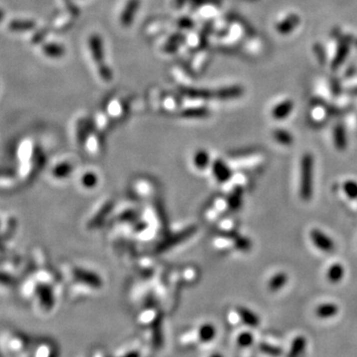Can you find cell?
I'll return each instance as SVG.
<instances>
[{"label": "cell", "mask_w": 357, "mask_h": 357, "mask_svg": "<svg viewBox=\"0 0 357 357\" xmlns=\"http://www.w3.org/2000/svg\"><path fill=\"white\" fill-rule=\"evenodd\" d=\"M315 192V157L311 152L303 154L300 160L299 196L303 202H310Z\"/></svg>", "instance_id": "obj_1"}, {"label": "cell", "mask_w": 357, "mask_h": 357, "mask_svg": "<svg viewBox=\"0 0 357 357\" xmlns=\"http://www.w3.org/2000/svg\"><path fill=\"white\" fill-rule=\"evenodd\" d=\"M88 45H89L91 57L94 63L96 64L97 71L100 77L104 81H110L112 79V72L107 67L104 60V50H103L101 38L96 34L91 35L88 39Z\"/></svg>", "instance_id": "obj_2"}, {"label": "cell", "mask_w": 357, "mask_h": 357, "mask_svg": "<svg viewBox=\"0 0 357 357\" xmlns=\"http://www.w3.org/2000/svg\"><path fill=\"white\" fill-rule=\"evenodd\" d=\"M310 239L314 246L322 252L331 253L336 249L335 240L320 228H313L310 231Z\"/></svg>", "instance_id": "obj_3"}, {"label": "cell", "mask_w": 357, "mask_h": 357, "mask_svg": "<svg viewBox=\"0 0 357 357\" xmlns=\"http://www.w3.org/2000/svg\"><path fill=\"white\" fill-rule=\"evenodd\" d=\"M213 174L214 178L219 184H225L232 178V170L228 164L221 160L217 159L213 163Z\"/></svg>", "instance_id": "obj_4"}, {"label": "cell", "mask_w": 357, "mask_h": 357, "mask_svg": "<svg viewBox=\"0 0 357 357\" xmlns=\"http://www.w3.org/2000/svg\"><path fill=\"white\" fill-rule=\"evenodd\" d=\"M140 7V0H128L120 16V24L123 27H129Z\"/></svg>", "instance_id": "obj_5"}, {"label": "cell", "mask_w": 357, "mask_h": 357, "mask_svg": "<svg viewBox=\"0 0 357 357\" xmlns=\"http://www.w3.org/2000/svg\"><path fill=\"white\" fill-rule=\"evenodd\" d=\"M340 313V307L336 303H322L315 309V315L321 320H330L338 316Z\"/></svg>", "instance_id": "obj_6"}, {"label": "cell", "mask_w": 357, "mask_h": 357, "mask_svg": "<svg viewBox=\"0 0 357 357\" xmlns=\"http://www.w3.org/2000/svg\"><path fill=\"white\" fill-rule=\"evenodd\" d=\"M308 348V340L305 336H297L291 344L286 357H304Z\"/></svg>", "instance_id": "obj_7"}, {"label": "cell", "mask_w": 357, "mask_h": 357, "mask_svg": "<svg viewBox=\"0 0 357 357\" xmlns=\"http://www.w3.org/2000/svg\"><path fill=\"white\" fill-rule=\"evenodd\" d=\"M236 313L244 325L250 328H257L260 325L259 316L250 309L245 307H238L236 309Z\"/></svg>", "instance_id": "obj_8"}, {"label": "cell", "mask_w": 357, "mask_h": 357, "mask_svg": "<svg viewBox=\"0 0 357 357\" xmlns=\"http://www.w3.org/2000/svg\"><path fill=\"white\" fill-rule=\"evenodd\" d=\"M326 276H327L328 281L332 284L341 283L346 276V268H345L344 264H342L340 262L333 263L332 265L329 266Z\"/></svg>", "instance_id": "obj_9"}, {"label": "cell", "mask_w": 357, "mask_h": 357, "mask_svg": "<svg viewBox=\"0 0 357 357\" xmlns=\"http://www.w3.org/2000/svg\"><path fill=\"white\" fill-rule=\"evenodd\" d=\"M289 282V276L284 271H279L274 273L267 282V289L272 292L276 293L281 291Z\"/></svg>", "instance_id": "obj_10"}, {"label": "cell", "mask_w": 357, "mask_h": 357, "mask_svg": "<svg viewBox=\"0 0 357 357\" xmlns=\"http://www.w3.org/2000/svg\"><path fill=\"white\" fill-rule=\"evenodd\" d=\"M333 140L335 147L340 152H343L348 148V135L346 128L343 125H338L335 127L333 131Z\"/></svg>", "instance_id": "obj_11"}, {"label": "cell", "mask_w": 357, "mask_h": 357, "mask_svg": "<svg viewBox=\"0 0 357 357\" xmlns=\"http://www.w3.org/2000/svg\"><path fill=\"white\" fill-rule=\"evenodd\" d=\"M243 202V190L241 187H236L232 190L227 198V206L232 211H237L241 208Z\"/></svg>", "instance_id": "obj_12"}, {"label": "cell", "mask_w": 357, "mask_h": 357, "mask_svg": "<svg viewBox=\"0 0 357 357\" xmlns=\"http://www.w3.org/2000/svg\"><path fill=\"white\" fill-rule=\"evenodd\" d=\"M293 103L290 101H283L279 104H277L273 110H272V116L276 119V120H283L287 118L293 110Z\"/></svg>", "instance_id": "obj_13"}, {"label": "cell", "mask_w": 357, "mask_h": 357, "mask_svg": "<svg viewBox=\"0 0 357 357\" xmlns=\"http://www.w3.org/2000/svg\"><path fill=\"white\" fill-rule=\"evenodd\" d=\"M273 138L278 144H280L282 146H286V147L292 146L295 141L294 136L291 132H289L286 129H281V128H278L273 131Z\"/></svg>", "instance_id": "obj_14"}, {"label": "cell", "mask_w": 357, "mask_h": 357, "mask_svg": "<svg viewBox=\"0 0 357 357\" xmlns=\"http://www.w3.org/2000/svg\"><path fill=\"white\" fill-rule=\"evenodd\" d=\"M210 164H211V160L207 152L205 151L196 152L193 158V165L195 166L196 169H198L199 171H204L208 168Z\"/></svg>", "instance_id": "obj_15"}, {"label": "cell", "mask_w": 357, "mask_h": 357, "mask_svg": "<svg viewBox=\"0 0 357 357\" xmlns=\"http://www.w3.org/2000/svg\"><path fill=\"white\" fill-rule=\"evenodd\" d=\"M343 191L350 200H357V181L348 179L343 184Z\"/></svg>", "instance_id": "obj_16"}, {"label": "cell", "mask_w": 357, "mask_h": 357, "mask_svg": "<svg viewBox=\"0 0 357 357\" xmlns=\"http://www.w3.org/2000/svg\"><path fill=\"white\" fill-rule=\"evenodd\" d=\"M260 352H262L264 355L272 357H279L283 355V349L277 346H273L270 344L263 343L259 346Z\"/></svg>", "instance_id": "obj_17"}, {"label": "cell", "mask_w": 357, "mask_h": 357, "mask_svg": "<svg viewBox=\"0 0 357 357\" xmlns=\"http://www.w3.org/2000/svg\"><path fill=\"white\" fill-rule=\"evenodd\" d=\"M81 185L86 189L93 188L97 185V177L96 174L93 173H85L81 177Z\"/></svg>", "instance_id": "obj_18"}, {"label": "cell", "mask_w": 357, "mask_h": 357, "mask_svg": "<svg viewBox=\"0 0 357 357\" xmlns=\"http://www.w3.org/2000/svg\"><path fill=\"white\" fill-rule=\"evenodd\" d=\"M254 338L250 333H242L238 338H237V343L239 344L240 347L242 348H248L253 344Z\"/></svg>", "instance_id": "obj_19"}, {"label": "cell", "mask_w": 357, "mask_h": 357, "mask_svg": "<svg viewBox=\"0 0 357 357\" xmlns=\"http://www.w3.org/2000/svg\"><path fill=\"white\" fill-rule=\"evenodd\" d=\"M46 50V53L51 55L52 57H60L64 54V49L57 45H50Z\"/></svg>", "instance_id": "obj_20"}, {"label": "cell", "mask_w": 357, "mask_h": 357, "mask_svg": "<svg viewBox=\"0 0 357 357\" xmlns=\"http://www.w3.org/2000/svg\"><path fill=\"white\" fill-rule=\"evenodd\" d=\"M219 357V356H216V357Z\"/></svg>", "instance_id": "obj_21"}]
</instances>
